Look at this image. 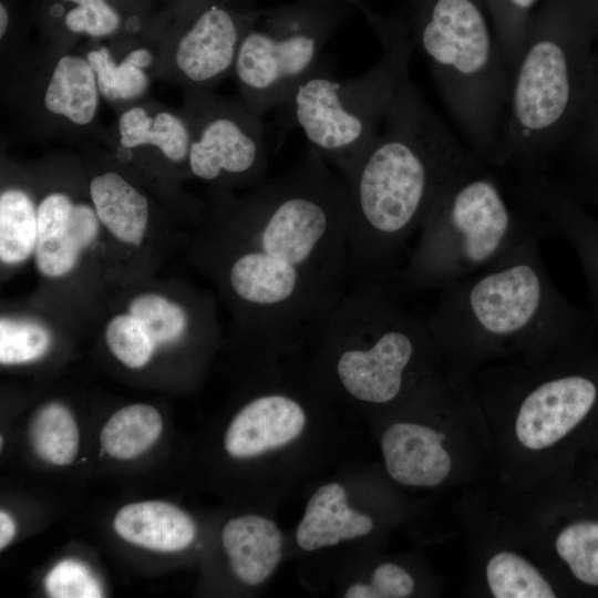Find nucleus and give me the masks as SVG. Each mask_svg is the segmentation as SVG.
Returning a JSON list of instances; mask_svg holds the SVG:
<instances>
[{"mask_svg":"<svg viewBox=\"0 0 598 598\" xmlns=\"http://www.w3.org/2000/svg\"><path fill=\"white\" fill-rule=\"evenodd\" d=\"M128 311L141 321L156 346L177 341L189 324L183 307L157 293L137 296Z\"/></svg>","mask_w":598,"mask_h":598,"instance_id":"7c9ffc66","label":"nucleus"},{"mask_svg":"<svg viewBox=\"0 0 598 598\" xmlns=\"http://www.w3.org/2000/svg\"><path fill=\"white\" fill-rule=\"evenodd\" d=\"M564 188L585 205L598 208V187L569 185Z\"/></svg>","mask_w":598,"mask_h":598,"instance_id":"e433bc0d","label":"nucleus"},{"mask_svg":"<svg viewBox=\"0 0 598 598\" xmlns=\"http://www.w3.org/2000/svg\"><path fill=\"white\" fill-rule=\"evenodd\" d=\"M412 41L470 148L498 166L511 78L476 1L430 0Z\"/></svg>","mask_w":598,"mask_h":598,"instance_id":"423d86ee","label":"nucleus"},{"mask_svg":"<svg viewBox=\"0 0 598 598\" xmlns=\"http://www.w3.org/2000/svg\"><path fill=\"white\" fill-rule=\"evenodd\" d=\"M258 13L202 1L174 40V69L182 82L192 90H209L233 72L241 37Z\"/></svg>","mask_w":598,"mask_h":598,"instance_id":"f8f14e48","label":"nucleus"},{"mask_svg":"<svg viewBox=\"0 0 598 598\" xmlns=\"http://www.w3.org/2000/svg\"><path fill=\"white\" fill-rule=\"evenodd\" d=\"M29 439L37 455L54 465H68L78 454L80 433L68 408L58 402L41 406L33 414Z\"/></svg>","mask_w":598,"mask_h":598,"instance_id":"b1692460","label":"nucleus"},{"mask_svg":"<svg viewBox=\"0 0 598 598\" xmlns=\"http://www.w3.org/2000/svg\"><path fill=\"white\" fill-rule=\"evenodd\" d=\"M51 344L49 330L32 320L1 318L0 362L20 364L47 353Z\"/></svg>","mask_w":598,"mask_h":598,"instance_id":"2f4dec72","label":"nucleus"},{"mask_svg":"<svg viewBox=\"0 0 598 598\" xmlns=\"http://www.w3.org/2000/svg\"><path fill=\"white\" fill-rule=\"evenodd\" d=\"M37 208V267L47 277L64 276L97 235L100 220L95 209L73 203L63 193L49 194Z\"/></svg>","mask_w":598,"mask_h":598,"instance_id":"4468645a","label":"nucleus"},{"mask_svg":"<svg viewBox=\"0 0 598 598\" xmlns=\"http://www.w3.org/2000/svg\"><path fill=\"white\" fill-rule=\"evenodd\" d=\"M445 434L429 426L398 422L381 440L385 467L403 485L436 486L448 475L451 456L442 446Z\"/></svg>","mask_w":598,"mask_h":598,"instance_id":"dca6fc26","label":"nucleus"},{"mask_svg":"<svg viewBox=\"0 0 598 598\" xmlns=\"http://www.w3.org/2000/svg\"><path fill=\"white\" fill-rule=\"evenodd\" d=\"M16 526L8 513L0 512V548L3 549L13 538Z\"/></svg>","mask_w":598,"mask_h":598,"instance_id":"58836bf2","label":"nucleus"},{"mask_svg":"<svg viewBox=\"0 0 598 598\" xmlns=\"http://www.w3.org/2000/svg\"><path fill=\"white\" fill-rule=\"evenodd\" d=\"M568 144L570 185L598 187V82Z\"/></svg>","mask_w":598,"mask_h":598,"instance_id":"c85d7f7f","label":"nucleus"},{"mask_svg":"<svg viewBox=\"0 0 598 598\" xmlns=\"http://www.w3.org/2000/svg\"><path fill=\"white\" fill-rule=\"evenodd\" d=\"M513 190L549 234L563 237L576 254L591 306L590 319L598 327V217L539 167L516 168Z\"/></svg>","mask_w":598,"mask_h":598,"instance_id":"ddd939ff","label":"nucleus"},{"mask_svg":"<svg viewBox=\"0 0 598 598\" xmlns=\"http://www.w3.org/2000/svg\"><path fill=\"white\" fill-rule=\"evenodd\" d=\"M90 196L100 223L117 239L141 245L148 221V202L115 172L96 175Z\"/></svg>","mask_w":598,"mask_h":598,"instance_id":"4be33fe9","label":"nucleus"},{"mask_svg":"<svg viewBox=\"0 0 598 598\" xmlns=\"http://www.w3.org/2000/svg\"><path fill=\"white\" fill-rule=\"evenodd\" d=\"M38 208L22 189L9 188L0 196V258L4 264L24 261L35 251Z\"/></svg>","mask_w":598,"mask_h":598,"instance_id":"393cba45","label":"nucleus"},{"mask_svg":"<svg viewBox=\"0 0 598 598\" xmlns=\"http://www.w3.org/2000/svg\"><path fill=\"white\" fill-rule=\"evenodd\" d=\"M221 542L233 573L247 585L266 580L281 558L280 530L272 520L259 515L229 519L223 528Z\"/></svg>","mask_w":598,"mask_h":598,"instance_id":"a211bd4d","label":"nucleus"},{"mask_svg":"<svg viewBox=\"0 0 598 598\" xmlns=\"http://www.w3.org/2000/svg\"><path fill=\"white\" fill-rule=\"evenodd\" d=\"M97 83L101 96L110 102H134L147 91L150 80L146 70L125 58L117 62L112 51L100 45L85 54Z\"/></svg>","mask_w":598,"mask_h":598,"instance_id":"bb28decb","label":"nucleus"},{"mask_svg":"<svg viewBox=\"0 0 598 598\" xmlns=\"http://www.w3.org/2000/svg\"><path fill=\"white\" fill-rule=\"evenodd\" d=\"M369 598H404L414 589V580L402 567L385 563L379 565L372 574Z\"/></svg>","mask_w":598,"mask_h":598,"instance_id":"f704fd0d","label":"nucleus"},{"mask_svg":"<svg viewBox=\"0 0 598 598\" xmlns=\"http://www.w3.org/2000/svg\"><path fill=\"white\" fill-rule=\"evenodd\" d=\"M51 10L62 28L73 35L109 38L123 23L121 12L110 0H58Z\"/></svg>","mask_w":598,"mask_h":598,"instance_id":"cd10ccee","label":"nucleus"},{"mask_svg":"<svg viewBox=\"0 0 598 598\" xmlns=\"http://www.w3.org/2000/svg\"><path fill=\"white\" fill-rule=\"evenodd\" d=\"M586 2L598 21V0H586Z\"/></svg>","mask_w":598,"mask_h":598,"instance_id":"a19ab883","label":"nucleus"},{"mask_svg":"<svg viewBox=\"0 0 598 598\" xmlns=\"http://www.w3.org/2000/svg\"><path fill=\"white\" fill-rule=\"evenodd\" d=\"M45 588L54 598H97L102 588L92 571L84 564L65 559L60 561L47 576Z\"/></svg>","mask_w":598,"mask_h":598,"instance_id":"72a5a7b5","label":"nucleus"},{"mask_svg":"<svg viewBox=\"0 0 598 598\" xmlns=\"http://www.w3.org/2000/svg\"><path fill=\"white\" fill-rule=\"evenodd\" d=\"M339 1L305 0L259 12L241 37L233 73L256 113L279 109L321 66L341 16Z\"/></svg>","mask_w":598,"mask_h":598,"instance_id":"1a4fd4ad","label":"nucleus"},{"mask_svg":"<svg viewBox=\"0 0 598 598\" xmlns=\"http://www.w3.org/2000/svg\"><path fill=\"white\" fill-rule=\"evenodd\" d=\"M486 580L495 598H554L555 591L525 558L499 551L486 565Z\"/></svg>","mask_w":598,"mask_h":598,"instance_id":"a878e982","label":"nucleus"},{"mask_svg":"<svg viewBox=\"0 0 598 598\" xmlns=\"http://www.w3.org/2000/svg\"><path fill=\"white\" fill-rule=\"evenodd\" d=\"M482 159L463 146L408 74L374 138L341 176L349 199L353 282H384L435 200Z\"/></svg>","mask_w":598,"mask_h":598,"instance_id":"f03ea898","label":"nucleus"},{"mask_svg":"<svg viewBox=\"0 0 598 598\" xmlns=\"http://www.w3.org/2000/svg\"><path fill=\"white\" fill-rule=\"evenodd\" d=\"M105 339L111 352L132 369L144 367L156 348L145 327L131 313L114 317L106 327Z\"/></svg>","mask_w":598,"mask_h":598,"instance_id":"473e14b6","label":"nucleus"},{"mask_svg":"<svg viewBox=\"0 0 598 598\" xmlns=\"http://www.w3.org/2000/svg\"><path fill=\"white\" fill-rule=\"evenodd\" d=\"M163 430L159 412L150 404H131L116 411L104 424L100 441L104 452L117 460H132L146 452Z\"/></svg>","mask_w":598,"mask_h":598,"instance_id":"5701e85b","label":"nucleus"},{"mask_svg":"<svg viewBox=\"0 0 598 598\" xmlns=\"http://www.w3.org/2000/svg\"><path fill=\"white\" fill-rule=\"evenodd\" d=\"M598 403V368L555 371L529 385L517 410L515 433L526 448H547L571 432Z\"/></svg>","mask_w":598,"mask_h":598,"instance_id":"9b49d317","label":"nucleus"},{"mask_svg":"<svg viewBox=\"0 0 598 598\" xmlns=\"http://www.w3.org/2000/svg\"><path fill=\"white\" fill-rule=\"evenodd\" d=\"M478 159L444 187L425 218L415 246L398 274L415 290H441L502 259L529 236L549 234L525 205L517 210Z\"/></svg>","mask_w":598,"mask_h":598,"instance_id":"39448f33","label":"nucleus"},{"mask_svg":"<svg viewBox=\"0 0 598 598\" xmlns=\"http://www.w3.org/2000/svg\"><path fill=\"white\" fill-rule=\"evenodd\" d=\"M372 528L369 516L349 507L342 485L329 483L309 499L296 539L302 549L315 550L364 536Z\"/></svg>","mask_w":598,"mask_h":598,"instance_id":"aec40b11","label":"nucleus"},{"mask_svg":"<svg viewBox=\"0 0 598 598\" xmlns=\"http://www.w3.org/2000/svg\"><path fill=\"white\" fill-rule=\"evenodd\" d=\"M331 373L351 398L389 403L417 359L436 349L426 319L398 301L384 282H353L317 332Z\"/></svg>","mask_w":598,"mask_h":598,"instance_id":"0eeeda50","label":"nucleus"},{"mask_svg":"<svg viewBox=\"0 0 598 598\" xmlns=\"http://www.w3.org/2000/svg\"><path fill=\"white\" fill-rule=\"evenodd\" d=\"M598 82V21L586 1L528 35L511 78L498 166L539 167L571 135Z\"/></svg>","mask_w":598,"mask_h":598,"instance_id":"20e7f679","label":"nucleus"},{"mask_svg":"<svg viewBox=\"0 0 598 598\" xmlns=\"http://www.w3.org/2000/svg\"><path fill=\"white\" fill-rule=\"evenodd\" d=\"M192 132L189 172L209 182H262L268 147L261 115L243 100L192 90L185 113Z\"/></svg>","mask_w":598,"mask_h":598,"instance_id":"9d476101","label":"nucleus"},{"mask_svg":"<svg viewBox=\"0 0 598 598\" xmlns=\"http://www.w3.org/2000/svg\"><path fill=\"white\" fill-rule=\"evenodd\" d=\"M539 231L493 265L440 290L426 319L436 349L471 361L507 349L545 350L590 321L554 285Z\"/></svg>","mask_w":598,"mask_h":598,"instance_id":"7ed1b4c3","label":"nucleus"},{"mask_svg":"<svg viewBox=\"0 0 598 598\" xmlns=\"http://www.w3.org/2000/svg\"><path fill=\"white\" fill-rule=\"evenodd\" d=\"M306 412L293 398L270 392L249 401L234 416L225 434L233 457H252L283 446L302 432Z\"/></svg>","mask_w":598,"mask_h":598,"instance_id":"2eb2a0df","label":"nucleus"},{"mask_svg":"<svg viewBox=\"0 0 598 598\" xmlns=\"http://www.w3.org/2000/svg\"><path fill=\"white\" fill-rule=\"evenodd\" d=\"M123 58H125L132 64L144 70H146L154 63L153 52L145 47L132 49Z\"/></svg>","mask_w":598,"mask_h":598,"instance_id":"4c0bfd02","label":"nucleus"},{"mask_svg":"<svg viewBox=\"0 0 598 598\" xmlns=\"http://www.w3.org/2000/svg\"><path fill=\"white\" fill-rule=\"evenodd\" d=\"M331 1H339V2H342V1H352V0H331Z\"/></svg>","mask_w":598,"mask_h":598,"instance_id":"79ce46f5","label":"nucleus"},{"mask_svg":"<svg viewBox=\"0 0 598 598\" xmlns=\"http://www.w3.org/2000/svg\"><path fill=\"white\" fill-rule=\"evenodd\" d=\"M113 527L126 542L163 553L186 548L196 534L195 524L185 512L161 501L123 506L113 519Z\"/></svg>","mask_w":598,"mask_h":598,"instance_id":"6ab92c4d","label":"nucleus"},{"mask_svg":"<svg viewBox=\"0 0 598 598\" xmlns=\"http://www.w3.org/2000/svg\"><path fill=\"white\" fill-rule=\"evenodd\" d=\"M378 31L382 53L370 69L338 79L320 66L277 109L280 120L300 130L308 148L340 176L378 134L403 79L410 74L412 39L399 30Z\"/></svg>","mask_w":598,"mask_h":598,"instance_id":"6e6552de","label":"nucleus"},{"mask_svg":"<svg viewBox=\"0 0 598 598\" xmlns=\"http://www.w3.org/2000/svg\"><path fill=\"white\" fill-rule=\"evenodd\" d=\"M224 212L239 235L224 279L244 327L270 351L317 334L351 286L340 174L308 148L288 172Z\"/></svg>","mask_w":598,"mask_h":598,"instance_id":"f257e3e1","label":"nucleus"},{"mask_svg":"<svg viewBox=\"0 0 598 598\" xmlns=\"http://www.w3.org/2000/svg\"><path fill=\"white\" fill-rule=\"evenodd\" d=\"M512 11L511 40L507 58V71L512 78L520 54L524 50L528 29L525 28L523 17L532 9L536 0H502Z\"/></svg>","mask_w":598,"mask_h":598,"instance_id":"c9c22d12","label":"nucleus"},{"mask_svg":"<svg viewBox=\"0 0 598 598\" xmlns=\"http://www.w3.org/2000/svg\"><path fill=\"white\" fill-rule=\"evenodd\" d=\"M117 132L126 150L152 146L174 163H187L192 132L186 115L133 104L121 113Z\"/></svg>","mask_w":598,"mask_h":598,"instance_id":"412c9836","label":"nucleus"},{"mask_svg":"<svg viewBox=\"0 0 598 598\" xmlns=\"http://www.w3.org/2000/svg\"><path fill=\"white\" fill-rule=\"evenodd\" d=\"M100 91L86 56L61 54L53 62L40 92V106L51 118L69 126H90L99 110Z\"/></svg>","mask_w":598,"mask_h":598,"instance_id":"f3484780","label":"nucleus"},{"mask_svg":"<svg viewBox=\"0 0 598 598\" xmlns=\"http://www.w3.org/2000/svg\"><path fill=\"white\" fill-rule=\"evenodd\" d=\"M555 548L576 579L598 587V522L566 526L556 537Z\"/></svg>","mask_w":598,"mask_h":598,"instance_id":"c756f323","label":"nucleus"},{"mask_svg":"<svg viewBox=\"0 0 598 598\" xmlns=\"http://www.w3.org/2000/svg\"><path fill=\"white\" fill-rule=\"evenodd\" d=\"M10 24V12L7 4L1 1L0 3V38L3 39L7 34Z\"/></svg>","mask_w":598,"mask_h":598,"instance_id":"ea45409f","label":"nucleus"}]
</instances>
